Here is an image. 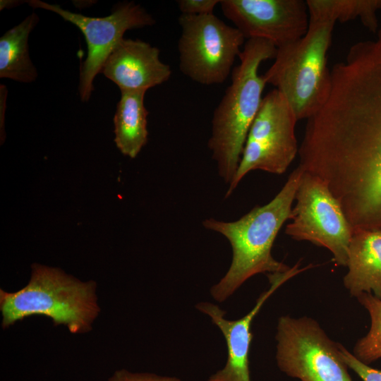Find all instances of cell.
Here are the masks:
<instances>
[{
	"label": "cell",
	"instance_id": "obj_1",
	"mask_svg": "<svg viewBox=\"0 0 381 381\" xmlns=\"http://www.w3.org/2000/svg\"><path fill=\"white\" fill-rule=\"evenodd\" d=\"M375 34L330 70L329 95L307 120L298 155L353 229L381 231V29Z\"/></svg>",
	"mask_w": 381,
	"mask_h": 381
},
{
	"label": "cell",
	"instance_id": "obj_2",
	"mask_svg": "<svg viewBox=\"0 0 381 381\" xmlns=\"http://www.w3.org/2000/svg\"><path fill=\"white\" fill-rule=\"evenodd\" d=\"M303 173L298 165L272 200L255 206L236 221L207 218L202 222L206 229L224 236L232 249L229 268L210 289L215 301H224L255 274L284 272L291 268L274 258L272 248L282 226L291 219L293 201Z\"/></svg>",
	"mask_w": 381,
	"mask_h": 381
},
{
	"label": "cell",
	"instance_id": "obj_3",
	"mask_svg": "<svg viewBox=\"0 0 381 381\" xmlns=\"http://www.w3.org/2000/svg\"><path fill=\"white\" fill-rule=\"evenodd\" d=\"M277 48L270 41L247 40L231 82L215 108L207 146L218 174L228 185L237 171L250 128L259 111L266 81L259 75L260 64L274 59Z\"/></svg>",
	"mask_w": 381,
	"mask_h": 381
},
{
	"label": "cell",
	"instance_id": "obj_4",
	"mask_svg": "<svg viewBox=\"0 0 381 381\" xmlns=\"http://www.w3.org/2000/svg\"><path fill=\"white\" fill-rule=\"evenodd\" d=\"M309 23L299 40L277 48L263 74L285 97L298 120L308 119L324 104L331 87L327 52L337 23L320 0H306Z\"/></svg>",
	"mask_w": 381,
	"mask_h": 381
},
{
	"label": "cell",
	"instance_id": "obj_5",
	"mask_svg": "<svg viewBox=\"0 0 381 381\" xmlns=\"http://www.w3.org/2000/svg\"><path fill=\"white\" fill-rule=\"evenodd\" d=\"M95 284L82 282L56 268L32 266L27 286L14 293L1 289L2 327L39 315L51 318L54 325H66L72 333L85 332L97 317Z\"/></svg>",
	"mask_w": 381,
	"mask_h": 381
},
{
	"label": "cell",
	"instance_id": "obj_6",
	"mask_svg": "<svg viewBox=\"0 0 381 381\" xmlns=\"http://www.w3.org/2000/svg\"><path fill=\"white\" fill-rule=\"evenodd\" d=\"M178 41L179 68L193 81L212 85L224 83L241 53L246 38L214 13L181 14Z\"/></svg>",
	"mask_w": 381,
	"mask_h": 381
},
{
	"label": "cell",
	"instance_id": "obj_7",
	"mask_svg": "<svg viewBox=\"0 0 381 381\" xmlns=\"http://www.w3.org/2000/svg\"><path fill=\"white\" fill-rule=\"evenodd\" d=\"M275 339L277 365L286 375L301 381H352L339 343L314 319L282 315Z\"/></svg>",
	"mask_w": 381,
	"mask_h": 381
},
{
	"label": "cell",
	"instance_id": "obj_8",
	"mask_svg": "<svg viewBox=\"0 0 381 381\" xmlns=\"http://www.w3.org/2000/svg\"><path fill=\"white\" fill-rule=\"evenodd\" d=\"M298 119L277 89L263 98L250 128L235 176L229 185L225 198L233 193L250 171L262 170L284 174L298 153L295 135Z\"/></svg>",
	"mask_w": 381,
	"mask_h": 381
},
{
	"label": "cell",
	"instance_id": "obj_9",
	"mask_svg": "<svg viewBox=\"0 0 381 381\" xmlns=\"http://www.w3.org/2000/svg\"><path fill=\"white\" fill-rule=\"evenodd\" d=\"M285 233L296 241L328 249L337 265L346 267L353 228L326 183L303 170Z\"/></svg>",
	"mask_w": 381,
	"mask_h": 381
},
{
	"label": "cell",
	"instance_id": "obj_10",
	"mask_svg": "<svg viewBox=\"0 0 381 381\" xmlns=\"http://www.w3.org/2000/svg\"><path fill=\"white\" fill-rule=\"evenodd\" d=\"M34 8H43L57 13L78 27L87 46V56L80 69L79 93L83 102L88 101L93 90V80L116 45L131 29L151 26L154 18L140 5L125 2L116 6L106 17H89L63 9L57 4L40 0L28 1Z\"/></svg>",
	"mask_w": 381,
	"mask_h": 381
},
{
	"label": "cell",
	"instance_id": "obj_11",
	"mask_svg": "<svg viewBox=\"0 0 381 381\" xmlns=\"http://www.w3.org/2000/svg\"><path fill=\"white\" fill-rule=\"evenodd\" d=\"M219 4L246 39H264L277 48L299 40L308 28L306 1L221 0Z\"/></svg>",
	"mask_w": 381,
	"mask_h": 381
},
{
	"label": "cell",
	"instance_id": "obj_12",
	"mask_svg": "<svg viewBox=\"0 0 381 381\" xmlns=\"http://www.w3.org/2000/svg\"><path fill=\"white\" fill-rule=\"evenodd\" d=\"M299 262L284 272L268 274L270 287L258 298L253 308L237 320H227L226 312L210 302H200L195 308L209 316L222 332L227 347L225 366L212 375L207 381H251L249 370V351L253 339L252 322L269 297L284 283L305 270L299 268Z\"/></svg>",
	"mask_w": 381,
	"mask_h": 381
},
{
	"label": "cell",
	"instance_id": "obj_13",
	"mask_svg": "<svg viewBox=\"0 0 381 381\" xmlns=\"http://www.w3.org/2000/svg\"><path fill=\"white\" fill-rule=\"evenodd\" d=\"M122 90H145L167 82L171 75L159 59V49L140 40L123 39L101 71Z\"/></svg>",
	"mask_w": 381,
	"mask_h": 381
},
{
	"label": "cell",
	"instance_id": "obj_14",
	"mask_svg": "<svg viewBox=\"0 0 381 381\" xmlns=\"http://www.w3.org/2000/svg\"><path fill=\"white\" fill-rule=\"evenodd\" d=\"M346 267L343 282L352 296L368 293L381 298V231L353 229Z\"/></svg>",
	"mask_w": 381,
	"mask_h": 381
},
{
	"label": "cell",
	"instance_id": "obj_15",
	"mask_svg": "<svg viewBox=\"0 0 381 381\" xmlns=\"http://www.w3.org/2000/svg\"><path fill=\"white\" fill-rule=\"evenodd\" d=\"M145 90H122L114 117V142L120 152L130 158L138 156L147 141Z\"/></svg>",
	"mask_w": 381,
	"mask_h": 381
},
{
	"label": "cell",
	"instance_id": "obj_16",
	"mask_svg": "<svg viewBox=\"0 0 381 381\" xmlns=\"http://www.w3.org/2000/svg\"><path fill=\"white\" fill-rule=\"evenodd\" d=\"M38 21V16L32 13L0 37V78L21 83L37 78V69L29 56L28 37Z\"/></svg>",
	"mask_w": 381,
	"mask_h": 381
},
{
	"label": "cell",
	"instance_id": "obj_17",
	"mask_svg": "<svg viewBox=\"0 0 381 381\" xmlns=\"http://www.w3.org/2000/svg\"><path fill=\"white\" fill-rule=\"evenodd\" d=\"M356 298L368 312L370 326L368 332L356 341L352 353L368 365L381 358V298L368 293L361 294Z\"/></svg>",
	"mask_w": 381,
	"mask_h": 381
},
{
	"label": "cell",
	"instance_id": "obj_18",
	"mask_svg": "<svg viewBox=\"0 0 381 381\" xmlns=\"http://www.w3.org/2000/svg\"><path fill=\"white\" fill-rule=\"evenodd\" d=\"M320 3L336 22L359 18L370 31L376 33L378 30L376 13L380 10V0H320Z\"/></svg>",
	"mask_w": 381,
	"mask_h": 381
},
{
	"label": "cell",
	"instance_id": "obj_19",
	"mask_svg": "<svg viewBox=\"0 0 381 381\" xmlns=\"http://www.w3.org/2000/svg\"><path fill=\"white\" fill-rule=\"evenodd\" d=\"M340 354L348 365L363 381H381V370L373 368L358 360L352 353L339 344Z\"/></svg>",
	"mask_w": 381,
	"mask_h": 381
},
{
	"label": "cell",
	"instance_id": "obj_20",
	"mask_svg": "<svg viewBox=\"0 0 381 381\" xmlns=\"http://www.w3.org/2000/svg\"><path fill=\"white\" fill-rule=\"evenodd\" d=\"M219 0H178L176 4L181 14L200 16L213 13Z\"/></svg>",
	"mask_w": 381,
	"mask_h": 381
},
{
	"label": "cell",
	"instance_id": "obj_21",
	"mask_svg": "<svg viewBox=\"0 0 381 381\" xmlns=\"http://www.w3.org/2000/svg\"><path fill=\"white\" fill-rule=\"evenodd\" d=\"M109 381H181L174 377L159 376L147 373H130L125 370L116 371Z\"/></svg>",
	"mask_w": 381,
	"mask_h": 381
},
{
	"label": "cell",
	"instance_id": "obj_22",
	"mask_svg": "<svg viewBox=\"0 0 381 381\" xmlns=\"http://www.w3.org/2000/svg\"><path fill=\"white\" fill-rule=\"evenodd\" d=\"M379 8H380V10L381 11V0H380Z\"/></svg>",
	"mask_w": 381,
	"mask_h": 381
}]
</instances>
